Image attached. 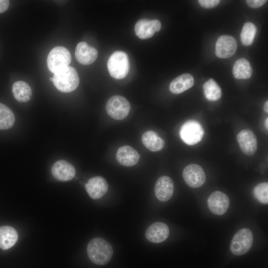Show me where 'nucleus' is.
<instances>
[{
  "instance_id": "f257e3e1",
  "label": "nucleus",
  "mask_w": 268,
  "mask_h": 268,
  "mask_svg": "<svg viewBox=\"0 0 268 268\" xmlns=\"http://www.w3.org/2000/svg\"><path fill=\"white\" fill-rule=\"evenodd\" d=\"M87 253L92 263L104 265L111 259L113 249L111 244L104 239L97 237L92 239L88 244Z\"/></svg>"
},
{
  "instance_id": "f03ea898",
  "label": "nucleus",
  "mask_w": 268,
  "mask_h": 268,
  "mask_svg": "<svg viewBox=\"0 0 268 268\" xmlns=\"http://www.w3.org/2000/svg\"><path fill=\"white\" fill-rule=\"evenodd\" d=\"M53 78L55 87L63 92L67 93L74 90L79 83L76 70L69 66L54 73Z\"/></svg>"
},
{
  "instance_id": "7ed1b4c3",
  "label": "nucleus",
  "mask_w": 268,
  "mask_h": 268,
  "mask_svg": "<svg viewBox=\"0 0 268 268\" xmlns=\"http://www.w3.org/2000/svg\"><path fill=\"white\" fill-rule=\"evenodd\" d=\"M107 68L110 74L113 78L120 79L125 77L130 69L127 54L121 51L113 53L108 61Z\"/></svg>"
},
{
  "instance_id": "20e7f679",
  "label": "nucleus",
  "mask_w": 268,
  "mask_h": 268,
  "mask_svg": "<svg viewBox=\"0 0 268 268\" xmlns=\"http://www.w3.org/2000/svg\"><path fill=\"white\" fill-rule=\"evenodd\" d=\"M71 60L70 54L67 48L62 46H57L48 54L47 60V66L49 70L54 73L68 66Z\"/></svg>"
},
{
  "instance_id": "39448f33",
  "label": "nucleus",
  "mask_w": 268,
  "mask_h": 268,
  "mask_svg": "<svg viewBox=\"0 0 268 268\" xmlns=\"http://www.w3.org/2000/svg\"><path fill=\"white\" fill-rule=\"evenodd\" d=\"M253 240V235L250 229H241L233 236L230 244V251L235 255H243L250 249Z\"/></svg>"
},
{
  "instance_id": "423d86ee",
  "label": "nucleus",
  "mask_w": 268,
  "mask_h": 268,
  "mask_svg": "<svg viewBox=\"0 0 268 268\" xmlns=\"http://www.w3.org/2000/svg\"><path fill=\"white\" fill-rule=\"evenodd\" d=\"M130 104L124 97L114 95L110 97L106 105L108 114L116 120H122L126 118L130 111Z\"/></svg>"
},
{
  "instance_id": "0eeeda50",
  "label": "nucleus",
  "mask_w": 268,
  "mask_h": 268,
  "mask_svg": "<svg viewBox=\"0 0 268 268\" xmlns=\"http://www.w3.org/2000/svg\"><path fill=\"white\" fill-rule=\"evenodd\" d=\"M204 134L203 128L199 122L195 120L186 121L182 126L180 135L184 142L192 145L199 142Z\"/></svg>"
},
{
  "instance_id": "6e6552de",
  "label": "nucleus",
  "mask_w": 268,
  "mask_h": 268,
  "mask_svg": "<svg viewBox=\"0 0 268 268\" xmlns=\"http://www.w3.org/2000/svg\"><path fill=\"white\" fill-rule=\"evenodd\" d=\"M183 177L187 185L193 188L201 186L206 180L203 170L195 164H189L184 169Z\"/></svg>"
},
{
  "instance_id": "1a4fd4ad",
  "label": "nucleus",
  "mask_w": 268,
  "mask_h": 268,
  "mask_svg": "<svg viewBox=\"0 0 268 268\" xmlns=\"http://www.w3.org/2000/svg\"><path fill=\"white\" fill-rule=\"evenodd\" d=\"M207 205L210 211L214 214H224L230 205L229 197L220 191L212 193L207 199Z\"/></svg>"
},
{
  "instance_id": "9d476101",
  "label": "nucleus",
  "mask_w": 268,
  "mask_h": 268,
  "mask_svg": "<svg viewBox=\"0 0 268 268\" xmlns=\"http://www.w3.org/2000/svg\"><path fill=\"white\" fill-rule=\"evenodd\" d=\"M237 140L241 151L248 156L253 155L257 150V138L249 129L241 131L237 135Z\"/></svg>"
},
{
  "instance_id": "9b49d317",
  "label": "nucleus",
  "mask_w": 268,
  "mask_h": 268,
  "mask_svg": "<svg viewBox=\"0 0 268 268\" xmlns=\"http://www.w3.org/2000/svg\"><path fill=\"white\" fill-rule=\"evenodd\" d=\"M237 48V42L233 37L222 35L219 37L216 41L215 54L220 58H228L235 53Z\"/></svg>"
},
{
  "instance_id": "f8f14e48",
  "label": "nucleus",
  "mask_w": 268,
  "mask_h": 268,
  "mask_svg": "<svg viewBox=\"0 0 268 268\" xmlns=\"http://www.w3.org/2000/svg\"><path fill=\"white\" fill-rule=\"evenodd\" d=\"M161 24L157 19H140L134 26V31L136 36L141 39H147L152 37L156 32L160 30Z\"/></svg>"
},
{
  "instance_id": "ddd939ff",
  "label": "nucleus",
  "mask_w": 268,
  "mask_h": 268,
  "mask_svg": "<svg viewBox=\"0 0 268 268\" xmlns=\"http://www.w3.org/2000/svg\"><path fill=\"white\" fill-rule=\"evenodd\" d=\"M174 185L172 180L168 176H161L157 180L154 192L157 199L161 201H168L172 197Z\"/></svg>"
},
{
  "instance_id": "4468645a",
  "label": "nucleus",
  "mask_w": 268,
  "mask_h": 268,
  "mask_svg": "<svg viewBox=\"0 0 268 268\" xmlns=\"http://www.w3.org/2000/svg\"><path fill=\"white\" fill-rule=\"evenodd\" d=\"M51 172L56 179L62 181H67L74 177L75 170L73 166L68 161L60 160L53 164Z\"/></svg>"
},
{
  "instance_id": "2eb2a0df",
  "label": "nucleus",
  "mask_w": 268,
  "mask_h": 268,
  "mask_svg": "<svg viewBox=\"0 0 268 268\" xmlns=\"http://www.w3.org/2000/svg\"><path fill=\"white\" fill-rule=\"evenodd\" d=\"M170 230L167 224L163 222H156L147 228L145 237L150 242L159 243L165 241L169 236Z\"/></svg>"
},
{
  "instance_id": "dca6fc26",
  "label": "nucleus",
  "mask_w": 268,
  "mask_h": 268,
  "mask_svg": "<svg viewBox=\"0 0 268 268\" xmlns=\"http://www.w3.org/2000/svg\"><path fill=\"white\" fill-rule=\"evenodd\" d=\"M85 189L92 199L97 200L102 198L107 193L108 185L104 178L96 176L88 180L85 184Z\"/></svg>"
},
{
  "instance_id": "f3484780",
  "label": "nucleus",
  "mask_w": 268,
  "mask_h": 268,
  "mask_svg": "<svg viewBox=\"0 0 268 268\" xmlns=\"http://www.w3.org/2000/svg\"><path fill=\"white\" fill-rule=\"evenodd\" d=\"M75 56L80 64L89 65L96 60L98 52L95 48L88 46L86 42H81L76 47Z\"/></svg>"
},
{
  "instance_id": "a211bd4d",
  "label": "nucleus",
  "mask_w": 268,
  "mask_h": 268,
  "mask_svg": "<svg viewBox=\"0 0 268 268\" xmlns=\"http://www.w3.org/2000/svg\"><path fill=\"white\" fill-rule=\"evenodd\" d=\"M139 157L138 152L129 145L120 147L116 153L117 161L125 166H132L136 164L139 160Z\"/></svg>"
},
{
  "instance_id": "6ab92c4d",
  "label": "nucleus",
  "mask_w": 268,
  "mask_h": 268,
  "mask_svg": "<svg viewBox=\"0 0 268 268\" xmlns=\"http://www.w3.org/2000/svg\"><path fill=\"white\" fill-rule=\"evenodd\" d=\"M194 84L193 76L189 73H184L172 81L169 89L174 94H180L192 87Z\"/></svg>"
},
{
  "instance_id": "aec40b11",
  "label": "nucleus",
  "mask_w": 268,
  "mask_h": 268,
  "mask_svg": "<svg viewBox=\"0 0 268 268\" xmlns=\"http://www.w3.org/2000/svg\"><path fill=\"white\" fill-rule=\"evenodd\" d=\"M18 240L16 230L9 226L0 227V248L7 250L12 247Z\"/></svg>"
},
{
  "instance_id": "412c9836",
  "label": "nucleus",
  "mask_w": 268,
  "mask_h": 268,
  "mask_svg": "<svg viewBox=\"0 0 268 268\" xmlns=\"http://www.w3.org/2000/svg\"><path fill=\"white\" fill-rule=\"evenodd\" d=\"M141 140L145 146L151 151H160L165 145L164 140L153 131L145 132L142 135Z\"/></svg>"
},
{
  "instance_id": "4be33fe9",
  "label": "nucleus",
  "mask_w": 268,
  "mask_h": 268,
  "mask_svg": "<svg viewBox=\"0 0 268 268\" xmlns=\"http://www.w3.org/2000/svg\"><path fill=\"white\" fill-rule=\"evenodd\" d=\"M12 91L14 98L20 102H27L32 95L30 86L23 81L15 82L12 87Z\"/></svg>"
},
{
  "instance_id": "5701e85b",
  "label": "nucleus",
  "mask_w": 268,
  "mask_h": 268,
  "mask_svg": "<svg viewBox=\"0 0 268 268\" xmlns=\"http://www.w3.org/2000/svg\"><path fill=\"white\" fill-rule=\"evenodd\" d=\"M252 72L249 62L244 58L238 59L233 67V74L237 79H249L251 77Z\"/></svg>"
},
{
  "instance_id": "b1692460",
  "label": "nucleus",
  "mask_w": 268,
  "mask_h": 268,
  "mask_svg": "<svg viewBox=\"0 0 268 268\" xmlns=\"http://www.w3.org/2000/svg\"><path fill=\"white\" fill-rule=\"evenodd\" d=\"M203 88L205 96L208 100L217 101L221 97L222 91L220 87L212 78L204 83Z\"/></svg>"
},
{
  "instance_id": "393cba45",
  "label": "nucleus",
  "mask_w": 268,
  "mask_h": 268,
  "mask_svg": "<svg viewBox=\"0 0 268 268\" xmlns=\"http://www.w3.org/2000/svg\"><path fill=\"white\" fill-rule=\"evenodd\" d=\"M15 116L13 112L6 105L0 103V130H6L14 125Z\"/></svg>"
},
{
  "instance_id": "a878e982",
  "label": "nucleus",
  "mask_w": 268,
  "mask_h": 268,
  "mask_svg": "<svg viewBox=\"0 0 268 268\" xmlns=\"http://www.w3.org/2000/svg\"><path fill=\"white\" fill-rule=\"evenodd\" d=\"M257 32L256 26L251 22L244 24L240 34V38L242 44L249 46L253 43Z\"/></svg>"
},
{
  "instance_id": "bb28decb",
  "label": "nucleus",
  "mask_w": 268,
  "mask_h": 268,
  "mask_svg": "<svg viewBox=\"0 0 268 268\" xmlns=\"http://www.w3.org/2000/svg\"><path fill=\"white\" fill-rule=\"evenodd\" d=\"M255 198L262 203L267 204L268 203V183H261L258 184L253 190Z\"/></svg>"
},
{
  "instance_id": "cd10ccee",
  "label": "nucleus",
  "mask_w": 268,
  "mask_h": 268,
  "mask_svg": "<svg viewBox=\"0 0 268 268\" xmlns=\"http://www.w3.org/2000/svg\"><path fill=\"white\" fill-rule=\"evenodd\" d=\"M219 0H199L200 4L204 8H210L215 7L219 2Z\"/></svg>"
},
{
  "instance_id": "c85d7f7f",
  "label": "nucleus",
  "mask_w": 268,
  "mask_h": 268,
  "mask_svg": "<svg viewBox=\"0 0 268 268\" xmlns=\"http://www.w3.org/2000/svg\"><path fill=\"white\" fill-rule=\"evenodd\" d=\"M267 0H247L246 2L251 7L254 8H259L263 5Z\"/></svg>"
},
{
  "instance_id": "c756f323",
  "label": "nucleus",
  "mask_w": 268,
  "mask_h": 268,
  "mask_svg": "<svg viewBox=\"0 0 268 268\" xmlns=\"http://www.w3.org/2000/svg\"><path fill=\"white\" fill-rule=\"evenodd\" d=\"M9 5V1L7 0H0V13L7 10Z\"/></svg>"
},
{
  "instance_id": "7c9ffc66",
  "label": "nucleus",
  "mask_w": 268,
  "mask_h": 268,
  "mask_svg": "<svg viewBox=\"0 0 268 268\" xmlns=\"http://www.w3.org/2000/svg\"><path fill=\"white\" fill-rule=\"evenodd\" d=\"M264 110L266 113H268V101H267L264 105Z\"/></svg>"
},
{
  "instance_id": "2f4dec72",
  "label": "nucleus",
  "mask_w": 268,
  "mask_h": 268,
  "mask_svg": "<svg viewBox=\"0 0 268 268\" xmlns=\"http://www.w3.org/2000/svg\"><path fill=\"white\" fill-rule=\"evenodd\" d=\"M265 127H266V128L268 130V118L266 119V121H265Z\"/></svg>"
},
{
  "instance_id": "473e14b6",
  "label": "nucleus",
  "mask_w": 268,
  "mask_h": 268,
  "mask_svg": "<svg viewBox=\"0 0 268 268\" xmlns=\"http://www.w3.org/2000/svg\"><path fill=\"white\" fill-rule=\"evenodd\" d=\"M50 79L52 81H53V77L50 78Z\"/></svg>"
}]
</instances>
